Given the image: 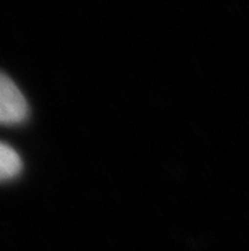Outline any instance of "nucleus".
<instances>
[{
  "instance_id": "nucleus-1",
  "label": "nucleus",
  "mask_w": 249,
  "mask_h": 251,
  "mask_svg": "<svg viewBox=\"0 0 249 251\" xmlns=\"http://www.w3.org/2000/svg\"><path fill=\"white\" fill-rule=\"evenodd\" d=\"M28 117V102L7 75L0 72V125H17Z\"/></svg>"
},
{
  "instance_id": "nucleus-2",
  "label": "nucleus",
  "mask_w": 249,
  "mask_h": 251,
  "mask_svg": "<svg viewBox=\"0 0 249 251\" xmlns=\"http://www.w3.org/2000/svg\"><path fill=\"white\" fill-rule=\"evenodd\" d=\"M21 159L13 148L0 143V181L12 180L21 172Z\"/></svg>"
}]
</instances>
